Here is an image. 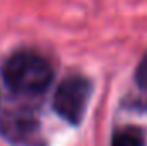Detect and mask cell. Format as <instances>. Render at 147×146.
Masks as SVG:
<instances>
[{
  "label": "cell",
  "mask_w": 147,
  "mask_h": 146,
  "mask_svg": "<svg viewBox=\"0 0 147 146\" xmlns=\"http://www.w3.org/2000/svg\"><path fill=\"white\" fill-rule=\"evenodd\" d=\"M2 76L12 91L22 95H38L50 86L53 69L46 59L34 52H17L5 60Z\"/></svg>",
  "instance_id": "cell-1"
},
{
  "label": "cell",
  "mask_w": 147,
  "mask_h": 146,
  "mask_svg": "<svg viewBox=\"0 0 147 146\" xmlns=\"http://www.w3.org/2000/svg\"><path fill=\"white\" fill-rule=\"evenodd\" d=\"M92 93V84L84 76H69L63 79L53 96V110L69 124L79 126Z\"/></svg>",
  "instance_id": "cell-2"
},
{
  "label": "cell",
  "mask_w": 147,
  "mask_h": 146,
  "mask_svg": "<svg viewBox=\"0 0 147 146\" xmlns=\"http://www.w3.org/2000/svg\"><path fill=\"white\" fill-rule=\"evenodd\" d=\"M135 83L140 89H147V53L135 71Z\"/></svg>",
  "instance_id": "cell-5"
},
{
  "label": "cell",
  "mask_w": 147,
  "mask_h": 146,
  "mask_svg": "<svg viewBox=\"0 0 147 146\" xmlns=\"http://www.w3.org/2000/svg\"><path fill=\"white\" fill-rule=\"evenodd\" d=\"M0 131L7 139L17 145L36 146L39 141L38 120L24 113H5L0 117Z\"/></svg>",
  "instance_id": "cell-3"
},
{
  "label": "cell",
  "mask_w": 147,
  "mask_h": 146,
  "mask_svg": "<svg viewBox=\"0 0 147 146\" xmlns=\"http://www.w3.org/2000/svg\"><path fill=\"white\" fill-rule=\"evenodd\" d=\"M111 146H144V136L137 127H125L113 136Z\"/></svg>",
  "instance_id": "cell-4"
}]
</instances>
